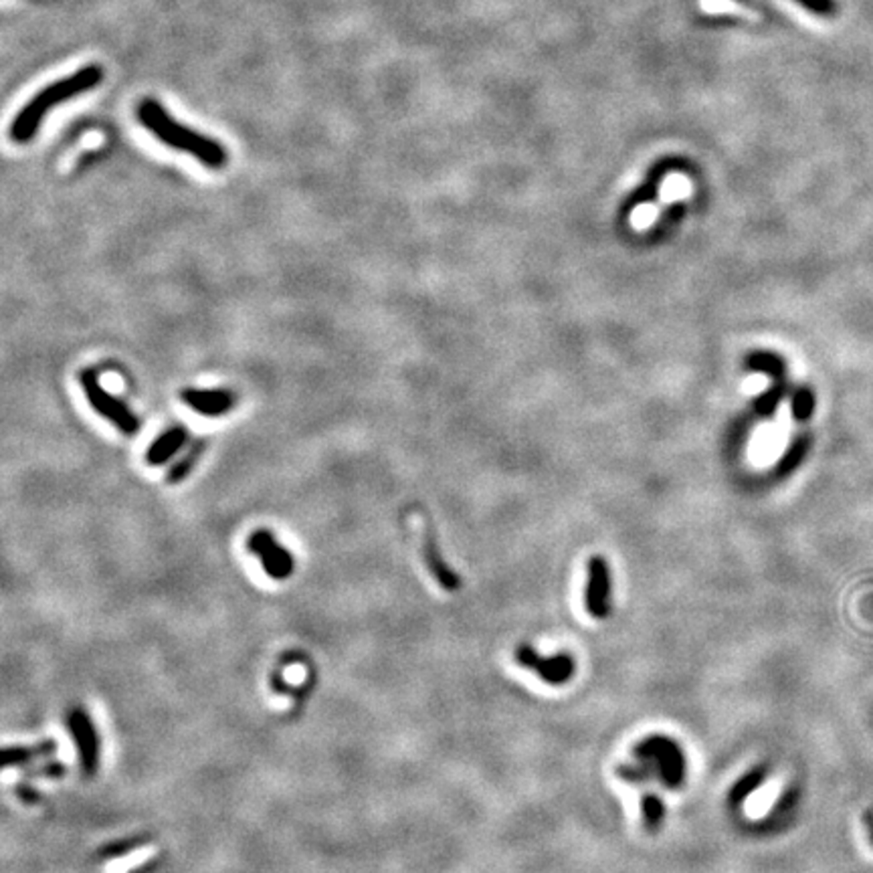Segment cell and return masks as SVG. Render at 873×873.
Wrapping results in <instances>:
<instances>
[{"instance_id": "obj_12", "label": "cell", "mask_w": 873, "mask_h": 873, "mask_svg": "<svg viewBox=\"0 0 873 873\" xmlns=\"http://www.w3.org/2000/svg\"><path fill=\"white\" fill-rule=\"evenodd\" d=\"M55 753H57V742L45 740L34 746H6L3 750V761H5V768L23 766V764L39 761V758H47Z\"/></svg>"}, {"instance_id": "obj_13", "label": "cell", "mask_w": 873, "mask_h": 873, "mask_svg": "<svg viewBox=\"0 0 873 873\" xmlns=\"http://www.w3.org/2000/svg\"><path fill=\"white\" fill-rule=\"evenodd\" d=\"M766 776H768V764H761V766H754L753 771H748L742 779L734 784V787L730 789V794H728V802H730V807H740L742 802H744L750 794H753L761 784L766 781Z\"/></svg>"}, {"instance_id": "obj_1", "label": "cell", "mask_w": 873, "mask_h": 873, "mask_svg": "<svg viewBox=\"0 0 873 873\" xmlns=\"http://www.w3.org/2000/svg\"><path fill=\"white\" fill-rule=\"evenodd\" d=\"M138 120L139 124L152 136L158 138L162 144L172 148V150L195 156L206 168L221 170L226 160H229V154H226L225 146L218 142V139L198 134L197 130L180 124V121L174 120L162 103L156 100H144L139 103Z\"/></svg>"}, {"instance_id": "obj_7", "label": "cell", "mask_w": 873, "mask_h": 873, "mask_svg": "<svg viewBox=\"0 0 873 873\" xmlns=\"http://www.w3.org/2000/svg\"><path fill=\"white\" fill-rule=\"evenodd\" d=\"M69 732H72L73 742L77 746V756H80L82 771L91 779L95 771L100 768V734L95 724L91 722L90 714L83 708H75L67 715Z\"/></svg>"}, {"instance_id": "obj_14", "label": "cell", "mask_w": 873, "mask_h": 873, "mask_svg": "<svg viewBox=\"0 0 873 873\" xmlns=\"http://www.w3.org/2000/svg\"><path fill=\"white\" fill-rule=\"evenodd\" d=\"M205 447H206V443L205 439H198L192 447L188 449V453H185L177 464H174L170 469H168V474H166V484H180V482H185V479L195 471L197 464L200 461V457H203V453H205Z\"/></svg>"}, {"instance_id": "obj_8", "label": "cell", "mask_w": 873, "mask_h": 873, "mask_svg": "<svg viewBox=\"0 0 873 873\" xmlns=\"http://www.w3.org/2000/svg\"><path fill=\"white\" fill-rule=\"evenodd\" d=\"M584 607L587 613L605 621L610 615V572L609 562L602 556H592L589 561V582L584 590Z\"/></svg>"}, {"instance_id": "obj_2", "label": "cell", "mask_w": 873, "mask_h": 873, "mask_svg": "<svg viewBox=\"0 0 873 873\" xmlns=\"http://www.w3.org/2000/svg\"><path fill=\"white\" fill-rule=\"evenodd\" d=\"M103 82V69L101 65H87L80 72L63 77L55 83H51L45 90H41L34 98L24 106L19 116L14 118L11 126V138L16 144H27L37 136L39 128L45 120L47 113L57 108L59 103H65L73 100L75 95H82L85 91H91Z\"/></svg>"}, {"instance_id": "obj_6", "label": "cell", "mask_w": 873, "mask_h": 873, "mask_svg": "<svg viewBox=\"0 0 873 873\" xmlns=\"http://www.w3.org/2000/svg\"><path fill=\"white\" fill-rule=\"evenodd\" d=\"M251 554L261 558L264 571L273 580L290 579L295 571V558L279 540L272 534V530H255L247 542Z\"/></svg>"}, {"instance_id": "obj_18", "label": "cell", "mask_w": 873, "mask_h": 873, "mask_svg": "<svg viewBox=\"0 0 873 873\" xmlns=\"http://www.w3.org/2000/svg\"><path fill=\"white\" fill-rule=\"evenodd\" d=\"M815 410V395L807 387L799 389L792 395V415L797 421H809Z\"/></svg>"}, {"instance_id": "obj_16", "label": "cell", "mask_w": 873, "mask_h": 873, "mask_svg": "<svg viewBox=\"0 0 873 873\" xmlns=\"http://www.w3.org/2000/svg\"><path fill=\"white\" fill-rule=\"evenodd\" d=\"M152 837L150 835H136V837H130V839H121V841H113L110 845L103 847V849L100 851V858L101 859H116V858H124L126 853L130 851H136L138 847H142V845H148L150 843Z\"/></svg>"}, {"instance_id": "obj_15", "label": "cell", "mask_w": 873, "mask_h": 873, "mask_svg": "<svg viewBox=\"0 0 873 873\" xmlns=\"http://www.w3.org/2000/svg\"><path fill=\"white\" fill-rule=\"evenodd\" d=\"M663 819H666V805H663V801L657 794L645 792L641 797V820L645 831L651 835L657 833L663 825Z\"/></svg>"}, {"instance_id": "obj_20", "label": "cell", "mask_w": 873, "mask_h": 873, "mask_svg": "<svg viewBox=\"0 0 873 873\" xmlns=\"http://www.w3.org/2000/svg\"><path fill=\"white\" fill-rule=\"evenodd\" d=\"M750 366H753V369H756V370H761V372L772 374V377H776V379H782V372H784L782 360L774 354H754L753 358H750Z\"/></svg>"}, {"instance_id": "obj_4", "label": "cell", "mask_w": 873, "mask_h": 873, "mask_svg": "<svg viewBox=\"0 0 873 873\" xmlns=\"http://www.w3.org/2000/svg\"><path fill=\"white\" fill-rule=\"evenodd\" d=\"M80 384L95 413L101 415L106 421H110L118 431H121L124 435H136L139 431L138 415L124 403V400L110 395V392L101 387L98 372L93 369H85L80 374Z\"/></svg>"}, {"instance_id": "obj_10", "label": "cell", "mask_w": 873, "mask_h": 873, "mask_svg": "<svg viewBox=\"0 0 873 873\" xmlns=\"http://www.w3.org/2000/svg\"><path fill=\"white\" fill-rule=\"evenodd\" d=\"M421 550H423V558H425L427 569H429V572L433 574V579L436 580V584H439L441 589L449 590V592L459 590L461 589L459 574L456 571H451L447 562L443 561L439 542H436V538H435L431 528L425 530Z\"/></svg>"}, {"instance_id": "obj_11", "label": "cell", "mask_w": 873, "mask_h": 873, "mask_svg": "<svg viewBox=\"0 0 873 873\" xmlns=\"http://www.w3.org/2000/svg\"><path fill=\"white\" fill-rule=\"evenodd\" d=\"M187 439H188L187 427H180V425L172 427V429L162 433L158 439L150 445V449L146 451V464L152 467L164 465L166 461H170L182 447H185Z\"/></svg>"}, {"instance_id": "obj_21", "label": "cell", "mask_w": 873, "mask_h": 873, "mask_svg": "<svg viewBox=\"0 0 873 873\" xmlns=\"http://www.w3.org/2000/svg\"><path fill=\"white\" fill-rule=\"evenodd\" d=\"M794 3L823 19H833L837 14V0H794Z\"/></svg>"}, {"instance_id": "obj_22", "label": "cell", "mask_w": 873, "mask_h": 873, "mask_svg": "<svg viewBox=\"0 0 873 873\" xmlns=\"http://www.w3.org/2000/svg\"><path fill=\"white\" fill-rule=\"evenodd\" d=\"M782 395H784V389L781 387V384H779V387H774L772 390H768L766 395L761 397V400H758V410H761L763 415H771L772 410L779 407V400L782 398Z\"/></svg>"}, {"instance_id": "obj_26", "label": "cell", "mask_w": 873, "mask_h": 873, "mask_svg": "<svg viewBox=\"0 0 873 873\" xmlns=\"http://www.w3.org/2000/svg\"><path fill=\"white\" fill-rule=\"evenodd\" d=\"M868 829H869V837H871V843H873V819H871V815H868Z\"/></svg>"}, {"instance_id": "obj_9", "label": "cell", "mask_w": 873, "mask_h": 873, "mask_svg": "<svg viewBox=\"0 0 873 873\" xmlns=\"http://www.w3.org/2000/svg\"><path fill=\"white\" fill-rule=\"evenodd\" d=\"M180 398L188 408L203 417H223L237 407V395L225 389H185L180 392Z\"/></svg>"}, {"instance_id": "obj_5", "label": "cell", "mask_w": 873, "mask_h": 873, "mask_svg": "<svg viewBox=\"0 0 873 873\" xmlns=\"http://www.w3.org/2000/svg\"><path fill=\"white\" fill-rule=\"evenodd\" d=\"M513 659H516L520 667L536 674L548 686L569 684L576 671V663L571 653H558L552 657H544L528 643H520L513 649Z\"/></svg>"}, {"instance_id": "obj_25", "label": "cell", "mask_w": 873, "mask_h": 873, "mask_svg": "<svg viewBox=\"0 0 873 873\" xmlns=\"http://www.w3.org/2000/svg\"><path fill=\"white\" fill-rule=\"evenodd\" d=\"M156 866H158V859H154V861H148V863H144V866L136 868L132 873H150V871H152Z\"/></svg>"}, {"instance_id": "obj_24", "label": "cell", "mask_w": 873, "mask_h": 873, "mask_svg": "<svg viewBox=\"0 0 873 873\" xmlns=\"http://www.w3.org/2000/svg\"><path fill=\"white\" fill-rule=\"evenodd\" d=\"M16 797L23 799L24 802H29V805H33V802H39V799H41L37 791L31 789V787H24V784H19V787H16Z\"/></svg>"}, {"instance_id": "obj_17", "label": "cell", "mask_w": 873, "mask_h": 873, "mask_svg": "<svg viewBox=\"0 0 873 873\" xmlns=\"http://www.w3.org/2000/svg\"><path fill=\"white\" fill-rule=\"evenodd\" d=\"M807 449H809V435H801L799 439L794 441V443L791 445V447H789L787 456L782 457L781 465H779V474H781V475L791 474V471L801 464L802 457H805Z\"/></svg>"}, {"instance_id": "obj_23", "label": "cell", "mask_w": 873, "mask_h": 873, "mask_svg": "<svg viewBox=\"0 0 873 873\" xmlns=\"http://www.w3.org/2000/svg\"><path fill=\"white\" fill-rule=\"evenodd\" d=\"M67 772V768L63 764H59V763H51L47 766H43L39 768V771H29L27 776L29 779H34V776H43V779H61Z\"/></svg>"}, {"instance_id": "obj_3", "label": "cell", "mask_w": 873, "mask_h": 873, "mask_svg": "<svg viewBox=\"0 0 873 873\" xmlns=\"http://www.w3.org/2000/svg\"><path fill=\"white\" fill-rule=\"evenodd\" d=\"M633 756L637 761L648 763L667 789H679L684 784L686 756L674 738L661 734L643 738L633 746Z\"/></svg>"}, {"instance_id": "obj_19", "label": "cell", "mask_w": 873, "mask_h": 873, "mask_svg": "<svg viewBox=\"0 0 873 873\" xmlns=\"http://www.w3.org/2000/svg\"><path fill=\"white\" fill-rule=\"evenodd\" d=\"M617 772L627 782H645V781H651L655 776L653 768L648 763H641V761L639 764H621L617 768Z\"/></svg>"}]
</instances>
